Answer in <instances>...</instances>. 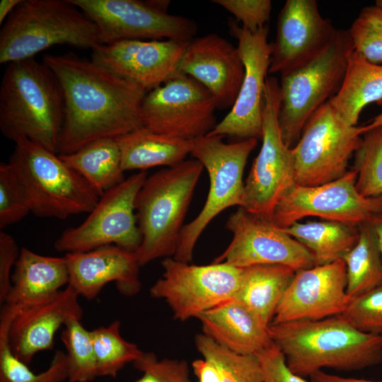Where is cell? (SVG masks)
I'll use <instances>...</instances> for the list:
<instances>
[{
  "label": "cell",
  "mask_w": 382,
  "mask_h": 382,
  "mask_svg": "<svg viewBox=\"0 0 382 382\" xmlns=\"http://www.w3.org/2000/svg\"><path fill=\"white\" fill-rule=\"evenodd\" d=\"M42 62L60 83L64 103L58 154L74 153L103 138L116 139L144 127L141 103L147 93L91 59L72 52L45 54Z\"/></svg>",
  "instance_id": "obj_1"
},
{
  "label": "cell",
  "mask_w": 382,
  "mask_h": 382,
  "mask_svg": "<svg viewBox=\"0 0 382 382\" xmlns=\"http://www.w3.org/2000/svg\"><path fill=\"white\" fill-rule=\"evenodd\" d=\"M268 330L289 368L303 378L323 368L356 371L382 362V337L357 330L340 314L271 323Z\"/></svg>",
  "instance_id": "obj_2"
},
{
  "label": "cell",
  "mask_w": 382,
  "mask_h": 382,
  "mask_svg": "<svg viewBox=\"0 0 382 382\" xmlns=\"http://www.w3.org/2000/svg\"><path fill=\"white\" fill-rule=\"evenodd\" d=\"M62 89L43 62L6 64L0 86V129L14 143L27 139L58 154L64 123Z\"/></svg>",
  "instance_id": "obj_3"
},
{
  "label": "cell",
  "mask_w": 382,
  "mask_h": 382,
  "mask_svg": "<svg viewBox=\"0 0 382 382\" xmlns=\"http://www.w3.org/2000/svg\"><path fill=\"white\" fill-rule=\"evenodd\" d=\"M203 169L198 160H185L146 179L135 201L141 243L134 254L140 267L175 255Z\"/></svg>",
  "instance_id": "obj_4"
},
{
  "label": "cell",
  "mask_w": 382,
  "mask_h": 382,
  "mask_svg": "<svg viewBox=\"0 0 382 382\" xmlns=\"http://www.w3.org/2000/svg\"><path fill=\"white\" fill-rule=\"evenodd\" d=\"M93 50L102 45L96 24L71 0H21L0 30V63L34 58L54 45Z\"/></svg>",
  "instance_id": "obj_5"
},
{
  "label": "cell",
  "mask_w": 382,
  "mask_h": 382,
  "mask_svg": "<svg viewBox=\"0 0 382 382\" xmlns=\"http://www.w3.org/2000/svg\"><path fill=\"white\" fill-rule=\"evenodd\" d=\"M36 216L66 219L89 213L100 195L59 154L27 139L15 142L8 162Z\"/></svg>",
  "instance_id": "obj_6"
},
{
  "label": "cell",
  "mask_w": 382,
  "mask_h": 382,
  "mask_svg": "<svg viewBox=\"0 0 382 382\" xmlns=\"http://www.w3.org/2000/svg\"><path fill=\"white\" fill-rule=\"evenodd\" d=\"M353 52L348 30L337 29L316 55L280 74L278 120L289 148L296 144L310 117L338 92Z\"/></svg>",
  "instance_id": "obj_7"
},
{
  "label": "cell",
  "mask_w": 382,
  "mask_h": 382,
  "mask_svg": "<svg viewBox=\"0 0 382 382\" xmlns=\"http://www.w3.org/2000/svg\"><path fill=\"white\" fill-rule=\"evenodd\" d=\"M222 137L207 134L192 141L190 154L207 170L209 189L201 212L182 228L173 257L177 260L192 261L195 245L209 224L227 208L243 204V172L257 139L251 138L225 143Z\"/></svg>",
  "instance_id": "obj_8"
},
{
  "label": "cell",
  "mask_w": 382,
  "mask_h": 382,
  "mask_svg": "<svg viewBox=\"0 0 382 382\" xmlns=\"http://www.w3.org/2000/svg\"><path fill=\"white\" fill-rule=\"evenodd\" d=\"M279 82L267 77L262 146L244 183L241 206L250 214L271 221L279 200L296 184L292 149L284 142L279 128Z\"/></svg>",
  "instance_id": "obj_9"
},
{
  "label": "cell",
  "mask_w": 382,
  "mask_h": 382,
  "mask_svg": "<svg viewBox=\"0 0 382 382\" xmlns=\"http://www.w3.org/2000/svg\"><path fill=\"white\" fill-rule=\"evenodd\" d=\"M364 132L363 126L348 125L328 102L321 106L291 149L296 184L320 185L344 175Z\"/></svg>",
  "instance_id": "obj_10"
},
{
  "label": "cell",
  "mask_w": 382,
  "mask_h": 382,
  "mask_svg": "<svg viewBox=\"0 0 382 382\" xmlns=\"http://www.w3.org/2000/svg\"><path fill=\"white\" fill-rule=\"evenodd\" d=\"M98 26L102 45L126 40L189 42L197 23L168 12L170 1L71 0Z\"/></svg>",
  "instance_id": "obj_11"
},
{
  "label": "cell",
  "mask_w": 382,
  "mask_h": 382,
  "mask_svg": "<svg viewBox=\"0 0 382 382\" xmlns=\"http://www.w3.org/2000/svg\"><path fill=\"white\" fill-rule=\"evenodd\" d=\"M146 178V171H139L105 192L81 224L65 229L56 239L55 250L81 253L115 245L135 252L141 243L135 201Z\"/></svg>",
  "instance_id": "obj_12"
},
{
  "label": "cell",
  "mask_w": 382,
  "mask_h": 382,
  "mask_svg": "<svg viewBox=\"0 0 382 382\" xmlns=\"http://www.w3.org/2000/svg\"><path fill=\"white\" fill-rule=\"evenodd\" d=\"M162 277L149 289L150 296L163 299L173 318L185 321L233 299L238 291L242 268L224 262L190 265L166 257Z\"/></svg>",
  "instance_id": "obj_13"
},
{
  "label": "cell",
  "mask_w": 382,
  "mask_h": 382,
  "mask_svg": "<svg viewBox=\"0 0 382 382\" xmlns=\"http://www.w3.org/2000/svg\"><path fill=\"white\" fill-rule=\"evenodd\" d=\"M214 98L192 77L178 73L147 92L141 103L144 127L172 137L192 141L216 125Z\"/></svg>",
  "instance_id": "obj_14"
},
{
  "label": "cell",
  "mask_w": 382,
  "mask_h": 382,
  "mask_svg": "<svg viewBox=\"0 0 382 382\" xmlns=\"http://www.w3.org/2000/svg\"><path fill=\"white\" fill-rule=\"evenodd\" d=\"M357 173L349 170L340 178L316 186L295 184L274 208L272 221L285 228L301 219L317 216L358 226L382 213V195L362 196Z\"/></svg>",
  "instance_id": "obj_15"
},
{
  "label": "cell",
  "mask_w": 382,
  "mask_h": 382,
  "mask_svg": "<svg viewBox=\"0 0 382 382\" xmlns=\"http://www.w3.org/2000/svg\"><path fill=\"white\" fill-rule=\"evenodd\" d=\"M230 34L238 41L245 74L236 100L228 113L207 135L261 139L265 91L270 65L268 26L252 33L233 19L228 21Z\"/></svg>",
  "instance_id": "obj_16"
},
{
  "label": "cell",
  "mask_w": 382,
  "mask_h": 382,
  "mask_svg": "<svg viewBox=\"0 0 382 382\" xmlns=\"http://www.w3.org/2000/svg\"><path fill=\"white\" fill-rule=\"evenodd\" d=\"M226 226L233 235L232 240L213 262L239 268L276 264L296 272L316 266L313 254L284 228L241 207L230 215Z\"/></svg>",
  "instance_id": "obj_17"
},
{
  "label": "cell",
  "mask_w": 382,
  "mask_h": 382,
  "mask_svg": "<svg viewBox=\"0 0 382 382\" xmlns=\"http://www.w3.org/2000/svg\"><path fill=\"white\" fill-rule=\"evenodd\" d=\"M187 43L170 40H121L98 46L91 50V59L149 92L179 73Z\"/></svg>",
  "instance_id": "obj_18"
},
{
  "label": "cell",
  "mask_w": 382,
  "mask_h": 382,
  "mask_svg": "<svg viewBox=\"0 0 382 382\" xmlns=\"http://www.w3.org/2000/svg\"><path fill=\"white\" fill-rule=\"evenodd\" d=\"M347 269L343 260L296 272L271 323L320 320L347 308Z\"/></svg>",
  "instance_id": "obj_19"
},
{
  "label": "cell",
  "mask_w": 382,
  "mask_h": 382,
  "mask_svg": "<svg viewBox=\"0 0 382 382\" xmlns=\"http://www.w3.org/2000/svg\"><path fill=\"white\" fill-rule=\"evenodd\" d=\"M336 29L323 18L316 0H287L277 18L271 45L269 74H279L308 60L335 36Z\"/></svg>",
  "instance_id": "obj_20"
},
{
  "label": "cell",
  "mask_w": 382,
  "mask_h": 382,
  "mask_svg": "<svg viewBox=\"0 0 382 382\" xmlns=\"http://www.w3.org/2000/svg\"><path fill=\"white\" fill-rule=\"evenodd\" d=\"M178 71L205 87L220 110L233 107L245 74L238 47L216 33L189 41Z\"/></svg>",
  "instance_id": "obj_21"
},
{
  "label": "cell",
  "mask_w": 382,
  "mask_h": 382,
  "mask_svg": "<svg viewBox=\"0 0 382 382\" xmlns=\"http://www.w3.org/2000/svg\"><path fill=\"white\" fill-rule=\"evenodd\" d=\"M79 297L68 284L44 301L16 310L8 330L13 353L29 364L37 353L51 350L58 330L71 318L82 319Z\"/></svg>",
  "instance_id": "obj_22"
},
{
  "label": "cell",
  "mask_w": 382,
  "mask_h": 382,
  "mask_svg": "<svg viewBox=\"0 0 382 382\" xmlns=\"http://www.w3.org/2000/svg\"><path fill=\"white\" fill-rule=\"evenodd\" d=\"M64 257L69 285L87 300L96 298L110 282H115L120 293L125 296L140 291V265L134 252L110 245L87 252L65 253Z\"/></svg>",
  "instance_id": "obj_23"
},
{
  "label": "cell",
  "mask_w": 382,
  "mask_h": 382,
  "mask_svg": "<svg viewBox=\"0 0 382 382\" xmlns=\"http://www.w3.org/2000/svg\"><path fill=\"white\" fill-rule=\"evenodd\" d=\"M197 319L204 335L240 354L256 355L273 342L269 326L234 299L202 313Z\"/></svg>",
  "instance_id": "obj_24"
},
{
  "label": "cell",
  "mask_w": 382,
  "mask_h": 382,
  "mask_svg": "<svg viewBox=\"0 0 382 382\" xmlns=\"http://www.w3.org/2000/svg\"><path fill=\"white\" fill-rule=\"evenodd\" d=\"M69 282L64 256H45L22 248L11 274V289L3 305L18 310L40 303Z\"/></svg>",
  "instance_id": "obj_25"
},
{
  "label": "cell",
  "mask_w": 382,
  "mask_h": 382,
  "mask_svg": "<svg viewBox=\"0 0 382 382\" xmlns=\"http://www.w3.org/2000/svg\"><path fill=\"white\" fill-rule=\"evenodd\" d=\"M296 273L289 267L276 264L242 268L239 286L233 299L269 326Z\"/></svg>",
  "instance_id": "obj_26"
},
{
  "label": "cell",
  "mask_w": 382,
  "mask_h": 382,
  "mask_svg": "<svg viewBox=\"0 0 382 382\" xmlns=\"http://www.w3.org/2000/svg\"><path fill=\"white\" fill-rule=\"evenodd\" d=\"M124 171L172 167L190 154L192 141L172 137L142 127L116 138Z\"/></svg>",
  "instance_id": "obj_27"
},
{
  "label": "cell",
  "mask_w": 382,
  "mask_h": 382,
  "mask_svg": "<svg viewBox=\"0 0 382 382\" xmlns=\"http://www.w3.org/2000/svg\"><path fill=\"white\" fill-rule=\"evenodd\" d=\"M382 100V64L364 59L354 52L338 92L328 103L348 125L356 126L363 109Z\"/></svg>",
  "instance_id": "obj_28"
},
{
  "label": "cell",
  "mask_w": 382,
  "mask_h": 382,
  "mask_svg": "<svg viewBox=\"0 0 382 382\" xmlns=\"http://www.w3.org/2000/svg\"><path fill=\"white\" fill-rule=\"evenodd\" d=\"M59 156L100 196L125 180L121 152L116 139H99L74 153Z\"/></svg>",
  "instance_id": "obj_29"
},
{
  "label": "cell",
  "mask_w": 382,
  "mask_h": 382,
  "mask_svg": "<svg viewBox=\"0 0 382 382\" xmlns=\"http://www.w3.org/2000/svg\"><path fill=\"white\" fill-rule=\"evenodd\" d=\"M284 230L313 254L316 265L342 260L359 236L358 226L328 220L298 221Z\"/></svg>",
  "instance_id": "obj_30"
},
{
  "label": "cell",
  "mask_w": 382,
  "mask_h": 382,
  "mask_svg": "<svg viewBox=\"0 0 382 382\" xmlns=\"http://www.w3.org/2000/svg\"><path fill=\"white\" fill-rule=\"evenodd\" d=\"M356 245L344 256L347 269V294L350 299L382 282V259L376 234L370 222L358 226Z\"/></svg>",
  "instance_id": "obj_31"
},
{
  "label": "cell",
  "mask_w": 382,
  "mask_h": 382,
  "mask_svg": "<svg viewBox=\"0 0 382 382\" xmlns=\"http://www.w3.org/2000/svg\"><path fill=\"white\" fill-rule=\"evenodd\" d=\"M11 318L0 316V382H65L69 376L66 353L57 350L50 366L40 373L33 372L12 352L8 339Z\"/></svg>",
  "instance_id": "obj_32"
},
{
  "label": "cell",
  "mask_w": 382,
  "mask_h": 382,
  "mask_svg": "<svg viewBox=\"0 0 382 382\" xmlns=\"http://www.w3.org/2000/svg\"><path fill=\"white\" fill-rule=\"evenodd\" d=\"M197 351L217 369L221 382H262L258 359L254 354H240L204 335L195 339Z\"/></svg>",
  "instance_id": "obj_33"
},
{
  "label": "cell",
  "mask_w": 382,
  "mask_h": 382,
  "mask_svg": "<svg viewBox=\"0 0 382 382\" xmlns=\"http://www.w3.org/2000/svg\"><path fill=\"white\" fill-rule=\"evenodd\" d=\"M120 328V322L114 320L108 326L91 330L98 376L115 377L127 364L133 363L143 353L136 344L122 337Z\"/></svg>",
  "instance_id": "obj_34"
},
{
  "label": "cell",
  "mask_w": 382,
  "mask_h": 382,
  "mask_svg": "<svg viewBox=\"0 0 382 382\" xmlns=\"http://www.w3.org/2000/svg\"><path fill=\"white\" fill-rule=\"evenodd\" d=\"M364 131L354 154L356 187L364 197H378L382 195V125Z\"/></svg>",
  "instance_id": "obj_35"
},
{
  "label": "cell",
  "mask_w": 382,
  "mask_h": 382,
  "mask_svg": "<svg viewBox=\"0 0 382 382\" xmlns=\"http://www.w3.org/2000/svg\"><path fill=\"white\" fill-rule=\"evenodd\" d=\"M81 320L69 319L61 333L69 363L66 382H90L98 376L91 330Z\"/></svg>",
  "instance_id": "obj_36"
},
{
  "label": "cell",
  "mask_w": 382,
  "mask_h": 382,
  "mask_svg": "<svg viewBox=\"0 0 382 382\" xmlns=\"http://www.w3.org/2000/svg\"><path fill=\"white\" fill-rule=\"evenodd\" d=\"M354 52L366 61L382 64V8H363L348 29Z\"/></svg>",
  "instance_id": "obj_37"
},
{
  "label": "cell",
  "mask_w": 382,
  "mask_h": 382,
  "mask_svg": "<svg viewBox=\"0 0 382 382\" xmlns=\"http://www.w3.org/2000/svg\"><path fill=\"white\" fill-rule=\"evenodd\" d=\"M340 315L357 330L382 336V282L352 298Z\"/></svg>",
  "instance_id": "obj_38"
},
{
  "label": "cell",
  "mask_w": 382,
  "mask_h": 382,
  "mask_svg": "<svg viewBox=\"0 0 382 382\" xmlns=\"http://www.w3.org/2000/svg\"><path fill=\"white\" fill-rule=\"evenodd\" d=\"M30 211L19 182L8 163H0V229L14 224Z\"/></svg>",
  "instance_id": "obj_39"
},
{
  "label": "cell",
  "mask_w": 382,
  "mask_h": 382,
  "mask_svg": "<svg viewBox=\"0 0 382 382\" xmlns=\"http://www.w3.org/2000/svg\"><path fill=\"white\" fill-rule=\"evenodd\" d=\"M143 373L133 382H191L187 362L183 359H158L152 352H144L133 362Z\"/></svg>",
  "instance_id": "obj_40"
},
{
  "label": "cell",
  "mask_w": 382,
  "mask_h": 382,
  "mask_svg": "<svg viewBox=\"0 0 382 382\" xmlns=\"http://www.w3.org/2000/svg\"><path fill=\"white\" fill-rule=\"evenodd\" d=\"M233 14L236 21L248 30L255 33L267 26L272 3L270 0H214Z\"/></svg>",
  "instance_id": "obj_41"
},
{
  "label": "cell",
  "mask_w": 382,
  "mask_h": 382,
  "mask_svg": "<svg viewBox=\"0 0 382 382\" xmlns=\"http://www.w3.org/2000/svg\"><path fill=\"white\" fill-rule=\"evenodd\" d=\"M262 375V382H308L288 366L279 348L273 342L256 354Z\"/></svg>",
  "instance_id": "obj_42"
},
{
  "label": "cell",
  "mask_w": 382,
  "mask_h": 382,
  "mask_svg": "<svg viewBox=\"0 0 382 382\" xmlns=\"http://www.w3.org/2000/svg\"><path fill=\"white\" fill-rule=\"evenodd\" d=\"M20 249L15 239L0 231V303L4 304L11 289V272L17 262Z\"/></svg>",
  "instance_id": "obj_43"
},
{
  "label": "cell",
  "mask_w": 382,
  "mask_h": 382,
  "mask_svg": "<svg viewBox=\"0 0 382 382\" xmlns=\"http://www.w3.org/2000/svg\"><path fill=\"white\" fill-rule=\"evenodd\" d=\"M192 367L199 382H221L216 367L209 360L196 359L193 361Z\"/></svg>",
  "instance_id": "obj_44"
},
{
  "label": "cell",
  "mask_w": 382,
  "mask_h": 382,
  "mask_svg": "<svg viewBox=\"0 0 382 382\" xmlns=\"http://www.w3.org/2000/svg\"><path fill=\"white\" fill-rule=\"evenodd\" d=\"M309 378L310 382H382V380L374 381L363 378L342 377L327 374L322 370L311 374Z\"/></svg>",
  "instance_id": "obj_45"
},
{
  "label": "cell",
  "mask_w": 382,
  "mask_h": 382,
  "mask_svg": "<svg viewBox=\"0 0 382 382\" xmlns=\"http://www.w3.org/2000/svg\"><path fill=\"white\" fill-rule=\"evenodd\" d=\"M21 0H1L0 3V24L6 20Z\"/></svg>",
  "instance_id": "obj_46"
},
{
  "label": "cell",
  "mask_w": 382,
  "mask_h": 382,
  "mask_svg": "<svg viewBox=\"0 0 382 382\" xmlns=\"http://www.w3.org/2000/svg\"><path fill=\"white\" fill-rule=\"evenodd\" d=\"M369 222L376 234L382 259V213L375 216Z\"/></svg>",
  "instance_id": "obj_47"
},
{
  "label": "cell",
  "mask_w": 382,
  "mask_h": 382,
  "mask_svg": "<svg viewBox=\"0 0 382 382\" xmlns=\"http://www.w3.org/2000/svg\"><path fill=\"white\" fill-rule=\"evenodd\" d=\"M378 105L382 108V100L376 103ZM382 125V112L374 117L371 121L366 125L363 126L364 129H371L377 126Z\"/></svg>",
  "instance_id": "obj_48"
},
{
  "label": "cell",
  "mask_w": 382,
  "mask_h": 382,
  "mask_svg": "<svg viewBox=\"0 0 382 382\" xmlns=\"http://www.w3.org/2000/svg\"><path fill=\"white\" fill-rule=\"evenodd\" d=\"M375 5L379 8H382V0L376 1Z\"/></svg>",
  "instance_id": "obj_49"
},
{
  "label": "cell",
  "mask_w": 382,
  "mask_h": 382,
  "mask_svg": "<svg viewBox=\"0 0 382 382\" xmlns=\"http://www.w3.org/2000/svg\"><path fill=\"white\" fill-rule=\"evenodd\" d=\"M382 337V336H381Z\"/></svg>",
  "instance_id": "obj_50"
}]
</instances>
